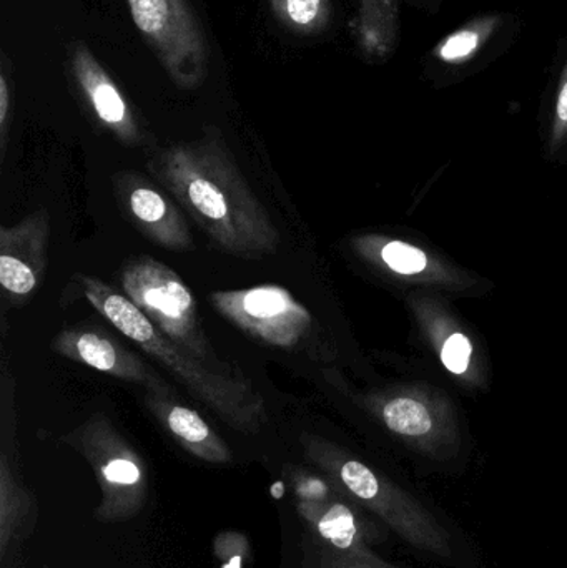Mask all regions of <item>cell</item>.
Wrapping results in <instances>:
<instances>
[{
    "label": "cell",
    "instance_id": "1",
    "mask_svg": "<svg viewBox=\"0 0 567 568\" xmlns=\"http://www.w3.org/2000/svg\"><path fill=\"white\" fill-rule=\"evenodd\" d=\"M146 172L202 229L210 243L240 260L275 255L280 232L216 129L153 150Z\"/></svg>",
    "mask_w": 567,
    "mask_h": 568
},
{
    "label": "cell",
    "instance_id": "2",
    "mask_svg": "<svg viewBox=\"0 0 567 568\" xmlns=\"http://www.w3.org/2000/svg\"><path fill=\"white\" fill-rule=\"evenodd\" d=\"M90 306L146 356L165 367L196 400L239 433H259L269 423L266 400L252 379L223 373L166 337L129 297L102 280L77 275Z\"/></svg>",
    "mask_w": 567,
    "mask_h": 568
},
{
    "label": "cell",
    "instance_id": "3",
    "mask_svg": "<svg viewBox=\"0 0 567 568\" xmlns=\"http://www.w3.org/2000/svg\"><path fill=\"white\" fill-rule=\"evenodd\" d=\"M300 444L306 459L322 470L336 493L375 514L403 542L442 559L453 556L448 530L398 484L325 437L302 433Z\"/></svg>",
    "mask_w": 567,
    "mask_h": 568
},
{
    "label": "cell",
    "instance_id": "4",
    "mask_svg": "<svg viewBox=\"0 0 567 568\" xmlns=\"http://www.w3.org/2000/svg\"><path fill=\"white\" fill-rule=\"evenodd\" d=\"M119 276L122 293L173 343L223 373L243 374L242 367L220 359L213 349L195 296L175 270L140 255L126 260Z\"/></svg>",
    "mask_w": 567,
    "mask_h": 568
},
{
    "label": "cell",
    "instance_id": "5",
    "mask_svg": "<svg viewBox=\"0 0 567 568\" xmlns=\"http://www.w3.org/2000/svg\"><path fill=\"white\" fill-rule=\"evenodd\" d=\"M209 301L223 320L256 343L306 353L315 361L328 357L308 307L279 284L215 291L209 294Z\"/></svg>",
    "mask_w": 567,
    "mask_h": 568
},
{
    "label": "cell",
    "instance_id": "6",
    "mask_svg": "<svg viewBox=\"0 0 567 568\" xmlns=\"http://www.w3.org/2000/svg\"><path fill=\"white\" fill-rule=\"evenodd\" d=\"M360 404L396 439L423 456L446 460L458 453V414L438 387L399 384L365 394Z\"/></svg>",
    "mask_w": 567,
    "mask_h": 568
},
{
    "label": "cell",
    "instance_id": "7",
    "mask_svg": "<svg viewBox=\"0 0 567 568\" xmlns=\"http://www.w3.org/2000/svg\"><path fill=\"white\" fill-rule=\"evenodd\" d=\"M65 440L85 457L99 480L102 500L97 519L125 523L143 509L149 497L145 463L109 417L93 414Z\"/></svg>",
    "mask_w": 567,
    "mask_h": 568
},
{
    "label": "cell",
    "instance_id": "8",
    "mask_svg": "<svg viewBox=\"0 0 567 568\" xmlns=\"http://www.w3.org/2000/svg\"><path fill=\"white\" fill-rule=\"evenodd\" d=\"M143 40L182 90H196L209 73V49L202 23L189 0H126Z\"/></svg>",
    "mask_w": 567,
    "mask_h": 568
},
{
    "label": "cell",
    "instance_id": "9",
    "mask_svg": "<svg viewBox=\"0 0 567 568\" xmlns=\"http://www.w3.org/2000/svg\"><path fill=\"white\" fill-rule=\"evenodd\" d=\"M112 185L119 209L143 239L169 252L195 250L183 210L152 176L123 170L112 176Z\"/></svg>",
    "mask_w": 567,
    "mask_h": 568
},
{
    "label": "cell",
    "instance_id": "10",
    "mask_svg": "<svg viewBox=\"0 0 567 568\" xmlns=\"http://www.w3.org/2000/svg\"><path fill=\"white\" fill-rule=\"evenodd\" d=\"M408 304L426 343L453 379L466 389H485L488 386L485 356L462 321L442 300L425 291L409 294Z\"/></svg>",
    "mask_w": 567,
    "mask_h": 568
},
{
    "label": "cell",
    "instance_id": "11",
    "mask_svg": "<svg viewBox=\"0 0 567 568\" xmlns=\"http://www.w3.org/2000/svg\"><path fill=\"white\" fill-rule=\"evenodd\" d=\"M352 248L362 262L396 282L449 291L466 290L473 283L448 260L405 240L366 233L352 240Z\"/></svg>",
    "mask_w": 567,
    "mask_h": 568
},
{
    "label": "cell",
    "instance_id": "12",
    "mask_svg": "<svg viewBox=\"0 0 567 568\" xmlns=\"http://www.w3.org/2000/svg\"><path fill=\"white\" fill-rule=\"evenodd\" d=\"M52 351L73 363L125 383L140 384L145 389L166 386L139 354L97 324L63 327L52 339Z\"/></svg>",
    "mask_w": 567,
    "mask_h": 568
},
{
    "label": "cell",
    "instance_id": "13",
    "mask_svg": "<svg viewBox=\"0 0 567 568\" xmlns=\"http://www.w3.org/2000/svg\"><path fill=\"white\" fill-rule=\"evenodd\" d=\"M70 70L80 95L107 132L112 133L123 145L143 146L149 143V135L140 125L122 90L85 43L75 42L70 49Z\"/></svg>",
    "mask_w": 567,
    "mask_h": 568
},
{
    "label": "cell",
    "instance_id": "14",
    "mask_svg": "<svg viewBox=\"0 0 567 568\" xmlns=\"http://www.w3.org/2000/svg\"><path fill=\"white\" fill-rule=\"evenodd\" d=\"M50 216L45 210L0 226V284L12 300H26L43 282L49 250Z\"/></svg>",
    "mask_w": 567,
    "mask_h": 568
},
{
    "label": "cell",
    "instance_id": "15",
    "mask_svg": "<svg viewBox=\"0 0 567 568\" xmlns=\"http://www.w3.org/2000/svg\"><path fill=\"white\" fill-rule=\"evenodd\" d=\"M145 407L162 424L163 429L196 459L209 464H230L233 460L229 444L210 427L192 407L179 403L169 386L145 389Z\"/></svg>",
    "mask_w": 567,
    "mask_h": 568
},
{
    "label": "cell",
    "instance_id": "16",
    "mask_svg": "<svg viewBox=\"0 0 567 568\" xmlns=\"http://www.w3.org/2000/svg\"><path fill=\"white\" fill-rule=\"evenodd\" d=\"M298 513L312 527L320 546L325 549L360 557L375 554L366 542L358 517L348 504L340 499L338 494L322 506L298 507Z\"/></svg>",
    "mask_w": 567,
    "mask_h": 568
},
{
    "label": "cell",
    "instance_id": "17",
    "mask_svg": "<svg viewBox=\"0 0 567 568\" xmlns=\"http://www.w3.org/2000/svg\"><path fill=\"white\" fill-rule=\"evenodd\" d=\"M499 26H502V19L498 16H486L472 20L462 29L445 37L433 50V55L439 62L448 63V65H463L473 57L478 55L479 50L495 36Z\"/></svg>",
    "mask_w": 567,
    "mask_h": 568
},
{
    "label": "cell",
    "instance_id": "18",
    "mask_svg": "<svg viewBox=\"0 0 567 568\" xmlns=\"http://www.w3.org/2000/svg\"><path fill=\"white\" fill-rule=\"evenodd\" d=\"M270 3L276 20L302 36L323 32L332 19L330 0H270Z\"/></svg>",
    "mask_w": 567,
    "mask_h": 568
},
{
    "label": "cell",
    "instance_id": "19",
    "mask_svg": "<svg viewBox=\"0 0 567 568\" xmlns=\"http://www.w3.org/2000/svg\"><path fill=\"white\" fill-rule=\"evenodd\" d=\"M356 37L363 52L372 57H386L395 47L396 17L383 12L375 3L362 0Z\"/></svg>",
    "mask_w": 567,
    "mask_h": 568
},
{
    "label": "cell",
    "instance_id": "20",
    "mask_svg": "<svg viewBox=\"0 0 567 568\" xmlns=\"http://www.w3.org/2000/svg\"><path fill=\"white\" fill-rule=\"evenodd\" d=\"M23 507H26V494L17 486L7 457L2 456V460H0V547H2V556L22 520Z\"/></svg>",
    "mask_w": 567,
    "mask_h": 568
},
{
    "label": "cell",
    "instance_id": "21",
    "mask_svg": "<svg viewBox=\"0 0 567 568\" xmlns=\"http://www.w3.org/2000/svg\"><path fill=\"white\" fill-rule=\"evenodd\" d=\"M290 483L298 499V507L322 506L336 496L328 480L320 479L302 469L293 470Z\"/></svg>",
    "mask_w": 567,
    "mask_h": 568
},
{
    "label": "cell",
    "instance_id": "22",
    "mask_svg": "<svg viewBox=\"0 0 567 568\" xmlns=\"http://www.w3.org/2000/svg\"><path fill=\"white\" fill-rule=\"evenodd\" d=\"M567 139V63L559 80L558 97H556L555 115H553L551 132H549V149L558 152Z\"/></svg>",
    "mask_w": 567,
    "mask_h": 568
},
{
    "label": "cell",
    "instance_id": "23",
    "mask_svg": "<svg viewBox=\"0 0 567 568\" xmlns=\"http://www.w3.org/2000/svg\"><path fill=\"white\" fill-rule=\"evenodd\" d=\"M320 568H395L379 559L376 554L368 557L350 556V554L333 552V550L320 549Z\"/></svg>",
    "mask_w": 567,
    "mask_h": 568
},
{
    "label": "cell",
    "instance_id": "24",
    "mask_svg": "<svg viewBox=\"0 0 567 568\" xmlns=\"http://www.w3.org/2000/svg\"><path fill=\"white\" fill-rule=\"evenodd\" d=\"M10 106H12V93H10L7 63L3 59L2 72H0V159L2 160L6 156L7 135H9Z\"/></svg>",
    "mask_w": 567,
    "mask_h": 568
}]
</instances>
